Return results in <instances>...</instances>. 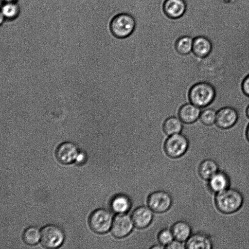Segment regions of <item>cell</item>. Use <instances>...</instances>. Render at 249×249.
<instances>
[{"label": "cell", "mask_w": 249, "mask_h": 249, "mask_svg": "<svg viewBox=\"0 0 249 249\" xmlns=\"http://www.w3.org/2000/svg\"><path fill=\"white\" fill-rule=\"evenodd\" d=\"M215 194V205L221 213L229 214L236 213L243 205V195L236 189L229 188Z\"/></svg>", "instance_id": "obj_1"}, {"label": "cell", "mask_w": 249, "mask_h": 249, "mask_svg": "<svg viewBox=\"0 0 249 249\" xmlns=\"http://www.w3.org/2000/svg\"><path fill=\"white\" fill-rule=\"evenodd\" d=\"M215 97L214 87L207 82H200L194 84L188 93L190 102L200 108L206 107L211 105Z\"/></svg>", "instance_id": "obj_2"}, {"label": "cell", "mask_w": 249, "mask_h": 249, "mask_svg": "<svg viewBox=\"0 0 249 249\" xmlns=\"http://www.w3.org/2000/svg\"><path fill=\"white\" fill-rule=\"evenodd\" d=\"M136 25L134 17L130 14L121 13L111 19L109 29L112 35L118 39H124L134 31Z\"/></svg>", "instance_id": "obj_3"}, {"label": "cell", "mask_w": 249, "mask_h": 249, "mask_svg": "<svg viewBox=\"0 0 249 249\" xmlns=\"http://www.w3.org/2000/svg\"><path fill=\"white\" fill-rule=\"evenodd\" d=\"M189 146L188 139L183 135L178 133L169 136L164 143V150L171 158H178L183 156Z\"/></svg>", "instance_id": "obj_4"}, {"label": "cell", "mask_w": 249, "mask_h": 249, "mask_svg": "<svg viewBox=\"0 0 249 249\" xmlns=\"http://www.w3.org/2000/svg\"><path fill=\"white\" fill-rule=\"evenodd\" d=\"M113 220L112 215L109 211L104 209H99L90 215L89 224L94 232L104 233L111 228Z\"/></svg>", "instance_id": "obj_5"}, {"label": "cell", "mask_w": 249, "mask_h": 249, "mask_svg": "<svg viewBox=\"0 0 249 249\" xmlns=\"http://www.w3.org/2000/svg\"><path fill=\"white\" fill-rule=\"evenodd\" d=\"M148 207L156 213L167 211L172 204L170 195L164 191H157L151 193L147 198Z\"/></svg>", "instance_id": "obj_6"}, {"label": "cell", "mask_w": 249, "mask_h": 249, "mask_svg": "<svg viewBox=\"0 0 249 249\" xmlns=\"http://www.w3.org/2000/svg\"><path fill=\"white\" fill-rule=\"evenodd\" d=\"M64 240V234L59 227L48 225L41 231V241L43 246L48 248H55L60 246Z\"/></svg>", "instance_id": "obj_7"}, {"label": "cell", "mask_w": 249, "mask_h": 249, "mask_svg": "<svg viewBox=\"0 0 249 249\" xmlns=\"http://www.w3.org/2000/svg\"><path fill=\"white\" fill-rule=\"evenodd\" d=\"M239 114L233 107L226 106L220 108L216 112L215 125L222 130H228L233 127L237 123Z\"/></svg>", "instance_id": "obj_8"}, {"label": "cell", "mask_w": 249, "mask_h": 249, "mask_svg": "<svg viewBox=\"0 0 249 249\" xmlns=\"http://www.w3.org/2000/svg\"><path fill=\"white\" fill-rule=\"evenodd\" d=\"M134 226L132 218L126 213L117 214L113 218L111 226L112 235L118 238L127 236Z\"/></svg>", "instance_id": "obj_9"}, {"label": "cell", "mask_w": 249, "mask_h": 249, "mask_svg": "<svg viewBox=\"0 0 249 249\" xmlns=\"http://www.w3.org/2000/svg\"><path fill=\"white\" fill-rule=\"evenodd\" d=\"M79 154L76 145L71 142H65L60 144L56 150V156L59 162L63 164H70L77 159Z\"/></svg>", "instance_id": "obj_10"}, {"label": "cell", "mask_w": 249, "mask_h": 249, "mask_svg": "<svg viewBox=\"0 0 249 249\" xmlns=\"http://www.w3.org/2000/svg\"><path fill=\"white\" fill-rule=\"evenodd\" d=\"M162 9L168 18L176 19L184 15L187 9V4L185 0H164Z\"/></svg>", "instance_id": "obj_11"}, {"label": "cell", "mask_w": 249, "mask_h": 249, "mask_svg": "<svg viewBox=\"0 0 249 249\" xmlns=\"http://www.w3.org/2000/svg\"><path fill=\"white\" fill-rule=\"evenodd\" d=\"M153 213L148 207L141 206L136 208L131 215L134 226L140 229L147 227L152 221Z\"/></svg>", "instance_id": "obj_12"}, {"label": "cell", "mask_w": 249, "mask_h": 249, "mask_svg": "<svg viewBox=\"0 0 249 249\" xmlns=\"http://www.w3.org/2000/svg\"><path fill=\"white\" fill-rule=\"evenodd\" d=\"M212 49V43L207 37L198 36L194 38L192 52L196 57L206 58L210 55Z\"/></svg>", "instance_id": "obj_13"}, {"label": "cell", "mask_w": 249, "mask_h": 249, "mask_svg": "<svg viewBox=\"0 0 249 249\" xmlns=\"http://www.w3.org/2000/svg\"><path fill=\"white\" fill-rule=\"evenodd\" d=\"M200 113V108L191 103L182 105L179 109L178 115L183 123L190 124L199 118Z\"/></svg>", "instance_id": "obj_14"}, {"label": "cell", "mask_w": 249, "mask_h": 249, "mask_svg": "<svg viewBox=\"0 0 249 249\" xmlns=\"http://www.w3.org/2000/svg\"><path fill=\"white\" fill-rule=\"evenodd\" d=\"M210 190L215 194L230 188L231 181L229 176L224 172L218 171L209 180Z\"/></svg>", "instance_id": "obj_15"}, {"label": "cell", "mask_w": 249, "mask_h": 249, "mask_svg": "<svg viewBox=\"0 0 249 249\" xmlns=\"http://www.w3.org/2000/svg\"><path fill=\"white\" fill-rule=\"evenodd\" d=\"M185 245L188 249H211L213 246L210 238L201 233L191 235Z\"/></svg>", "instance_id": "obj_16"}, {"label": "cell", "mask_w": 249, "mask_h": 249, "mask_svg": "<svg viewBox=\"0 0 249 249\" xmlns=\"http://www.w3.org/2000/svg\"><path fill=\"white\" fill-rule=\"evenodd\" d=\"M131 200L127 195L119 194L113 196L110 202V207L117 214L126 213L131 207Z\"/></svg>", "instance_id": "obj_17"}, {"label": "cell", "mask_w": 249, "mask_h": 249, "mask_svg": "<svg viewBox=\"0 0 249 249\" xmlns=\"http://www.w3.org/2000/svg\"><path fill=\"white\" fill-rule=\"evenodd\" d=\"M171 230L174 238L182 242L186 241L191 235V226L184 221H179L175 223Z\"/></svg>", "instance_id": "obj_18"}, {"label": "cell", "mask_w": 249, "mask_h": 249, "mask_svg": "<svg viewBox=\"0 0 249 249\" xmlns=\"http://www.w3.org/2000/svg\"><path fill=\"white\" fill-rule=\"evenodd\" d=\"M217 163L213 160L206 159L199 164L198 172L201 178L209 180L218 171Z\"/></svg>", "instance_id": "obj_19"}, {"label": "cell", "mask_w": 249, "mask_h": 249, "mask_svg": "<svg viewBox=\"0 0 249 249\" xmlns=\"http://www.w3.org/2000/svg\"><path fill=\"white\" fill-rule=\"evenodd\" d=\"M193 40L194 38L189 35H183L178 37L175 43L177 52L183 55L189 54L192 51Z\"/></svg>", "instance_id": "obj_20"}, {"label": "cell", "mask_w": 249, "mask_h": 249, "mask_svg": "<svg viewBox=\"0 0 249 249\" xmlns=\"http://www.w3.org/2000/svg\"><path fill=\"white\" fill-rule=\"evenodd\" d=\"M182 122L179 118L174 116L169 117L163 122V130L168 136L180 133L183 127Z\"/></svg>", "instance_id": "obj_21"}, {"label": "cell", "mask_w": 249, "mask_h": 249, "mask_svg": "<svg viewBox=\"0 0 249 249\" xmlns=\"http://www.w3.org/2000/svg\"><path fill=\"white\" fill-rule=\"evenodd\" d=\"M20 7L17 3H1V16L4 19L12 20L16 19L20 13Z\"/></svg>", "instance_id": "obj_22"}, {"label": "cell", "mask_w": 249, "mask_h": 249, "mask_svg": "<svg viewBox=\"0 0 249 249\" xmlns=\"http://www.w3.org/2000/svg\"><path fill=\"white\" fill-rule=\"evenodd\" d=\"M216 112L212 108L204 109L199 116L201 123L205 126H211L215 124L216 117Z\"/></svg>", "instance_id": "obj_23"}, {"label": "cell", "mask_w": 249, "mask_h": 249, "mask_svg": "<svg viewBox=\"0 0 249 249\" xmlns=\"http://www.w3.org/2000/svg\"><path fill=\"white\" fill-rule=\"evenodd\" d=\"M40 236L41 233L38 229L34 227H31L24 231L23 238L26 244L34 245L39 241Z\"/></svg>", "instance_id": "obj_24"}, {"label": "cell", "mask_w": 249, "mask_h": 249, "mask_svg": "<svg viewBox=\"0 0 249 249\" xmlns=\"http://www.w3.org/2000/svg\"><path fill=\"white\" fill-rule=\"evenodd\" d=\"M174 235L171 230L167 229L161 230L158 234V240L163 247L168 246L174 240Z\"/></svg>", "instance_id": "obj_25"}, {"label": "cell", "mask_w": 249, "mask_h": 249, "mask_svg": "<svg viewBox=\"0 0 249 249\" xmlns=\"http://www.w3.org/2000/svg\"><path fill=\"white\" fill-rule=\"evenodd\" d=\"M241 88L243 94L249 98V73L243 78Z\"/></svg>", "instance_id": "obj_26"}, {"label": "cell", "mask_w": 249, "mask_h": 249, "mask_svg": "<svg viewBox=\"0 0 249 249\" xmlns=\"http://www.w3.org/2000/svg\"><path fill=\"white\" fill-rule=\"evenodd\" d=\"M166 248L172 249H184L185 248V245L183 244L182 242L175 239V240H173L167 246Z\"/></svg>", "instance_id": "obj_27"}, {"label": "cell", "mask_w": 249, "mask_h": 249, "mask_svg": "<svg viewBox=\"0 0 249 249\" xmlns=\"http://www.w3.org/2000/svg\"><path fill=\"white\" fill-rule=\"evenodd\" d=\"M84 158H85V156H84V154H83L82 153H79L76 160L78 162H82L84 160Z\"/></svg>", "instance_id": "obj_28"}, {"label": "cell", "mask_w": 249, "mask_h": 249, "mask_svg": "<svg viewBox=\"0 0 249 249\" xmlns=\"http://www.w3.org/2000/svg\"><path fill=\"white\" fill-rule=\"evenodd\" d=\"M245 136H246L247 140L249 142V123L247 125L246 129Z\"/></svg>", "instance_id": "obj_29"}, {"label": "cell", "mask_w": 249, "mask_h": 249, "mask_svg": "<svg viewBox=\"0 0 249 249\" xmlns=\"http://www.w3.org/2000/svg\"><path fill=\"white\" fill-rule=\"evenodd\" d=\"M18 0H1V3H17Z\"/></svg>", "instance_id": "obj_30"}, {"label": "cell", "mask_w": 249, "mask_h": 249, "mask_svg": "<svg viewBox=\"0 0 249 249\" xmlns=\"http://www.w3.org/2000/svg\"><path fill=\"white\" fill-rule=\"evenodd\" d=\"M247 117L249 119V105L247 107L245 110Z\"/></svg>", "instance_id": "obj_31"}, {"label": "cell", "mask_w": 249, "mask_h": 249, "mask_svg": "<svg viewBox=\"0 0 249 249\" xmlns=\"http://www.w3.org/2000/svg\"><path fill=\"white\" fill-rule=\"evenodd\" d=\"M222 0L226 3H229L232 0Z\"/></svg>", "instance_id": "obj_32"}]
</instances>
